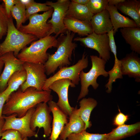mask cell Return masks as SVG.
I'll list each match as a JSON object with an SVG mask.
<instances>
[{"instance_id":"6da1fadb","label":"cell","mask_w":140,"mask_h":140,"mask_svg":"<svg viewBox=\"0 0 140 140\" xmlns=\"http://www.w3.org/2000/svg\"><path fill=\"white\" fill-rule=\"evenodd\" d=\"M51 91L50 89L38 91L31 87L23 91L19 88L9 96L3 107L2 115L8 116L16 114L18 117H21L38 104L52 100Z\"/></svg>"},{"instance_id":"7a4b0ae2","label":"cell","mask_w":140,"mask_h":140,"mask_svg":"<svg viewBox=\"0 0 140 140\" xmlns=\"http://www.w3.org/2000/svg\"><path fill=\"white\" fill-rule=\"evenodd\" d=\"M65 33L61 34L57 39L56 52L52 54H49L48 59L44 64L47 75L54 73L58 68L60 69L71 64L72 52L77 44L72 41L75 33L67 30Z\"/></svg>"},{"instance_id":"3957f363","label":"cell","mask_w":140,"mask_h":140,"mask_svg":"<svg viewBox=\"0 0 140 140\" xmlns=\"http://www.w3.org/2000/svg\"><path fill=\"white\" fill-rule=\"evenodd\" d=\"M57 40L55 36H48L33 41L28 47H25L17 58L24 62L44 64L48 59L49 48L56 47Z\"/></svg>"},{"instance_id":"277c9868","label":"cell","mask_w":140,"mask_h":140,"mask_svg":"<svg viewBox=\"0 0 140 140\" xmlns=\"http://www.w3.org/2000/svg\"><path fill=\"white\" fill-rule=\"evenodd\" d=\"M35 36L24 33L15 27L12 16L9 18L6 36L4 41L0 44V56L9 52L17 55L26 45L37 40Z\"/></svg>"},{"instance_id":"5b68a950","label":"cell","mask_w":140,"mask_h":140,"mask_svg":"<svg viewBox=\"0 0 140 140\" xmlns=\"http://www.w3.org/2000/svg\"><path fill=\"white\" fill-rule=\"evenodd\" d=\"M90 57L92 63L91 68L88 72H85L82 70L80 73L81 89L78 101L88 94V88L90 86H92L94 89L98 88L99 84L96 81L98 76L102 75L106 77L108 76V72L105 70L106 62L96 55H91Z\"/></svg>"},{"instance_id":"8992f818","label":"cell","mask_w":140,"mask_h":140,"mask_svg":"<svg viewBox=\"0 0 140 140\" xmlns=\"http://www.w3.org/2000/svg\"><path fill=\"white\" fill-rule=\"evenodd\" d=\"M52 8L41 14L37 13L29 16V22L27 25H22L19 30L26 34L34 35L40 39L48 35L52 28L51 24L47 23L53 12Z\"/></svg>"},{"instance_id":"52a82bcc","label":"cell","mask_w":140,"mask_h":140,"mask_svg":"<svg viewBox=\"0 0 140 140\" xmlns=\"http://www.w3.org/2000/svg\"><path fill=\"white\" fill-rule=\"evenodd\" d=\"M85 52L82 55L81 59L79 60L75 65L69 67H64L53 76L47 78L43 90H49L50 85L54 81L61 79H68L75 85H78L80 81V73L83 69L87 68L88 65V56H86Z\"/></svg>"},{"instance_id":"ba28073f","label":"cell","mask_w":140,"mask_h":140,"mask_svg":"<svg viewBox=\"0 0 140 140\" xmlns=\"http://www.w3.org/2000/svg\"><path fill=\"white\" fill-rule=\"evenodd\" d=\"M35 108V107L31 108L25 115L20 118L17 117V115L16 114L8 116L3 115L5 120L3 131L10 129L16 130L20 133L23 138L32 137H37V133L32 130L30 127L31 118Z\"/></svg>"},{"instance_id":"9c48e42d","label":"cell","mask_w":140,"mask_h":140,"mask_svg":"<svg viewBox=\"0 0 140 140\" xmlns=\"http://www.w3.org/2000/svg\"><path fill=\"white\" fill-rule=\"evenodd\" d=\"M23 68L27 74L26 81L19 88L24 91L29 87H33L38 91L43 88L47 79L44 64L24 62Z\"/></svg>"},{"instance_id":"30bf717a","label":"cell","mask_w":140,"mask_h":140,"mask_svg":"<svg viewBox=\"0 0 140 140\" xmlns=\"http://www.w3.org/2000/svg\"><path fill=\"white\" fill-rule=\"evenodd\" d=\"M70 2L69 0H58L55 2L47 1L45 3L47 5L51 7L53 10L51 19L47 22L52 25V29L48 36L54 33L56 37L59 34L66 32L67 30L63 21Z\"/></svg>"},{"instance_id":"8fae6325","label":"cell","mask_w":140,"mask_h":140,"mask_svg":"<svg viewBox=\"0 0 140 140\" xmlns=\"http://www.w3.org/2000/svg\"><path fill=\"white\" fill-rule=\"evenodd\" d=\"M73 40L79 41L85 47L96 51L99 53V57L106 62L110 59V50L107 33L98 34L93 32L86 37H77Z\"/></svg>"},{"instance_id":"7c38bea8","label":"cell","mask_w":140,"mask_h":140,"mask_svg":"<svg viewBox=\"0 0 140 140\" xmlns=\"http://www.w3.org/2000/svg\"><path fill=\"white\" fill-rule=\"evenodd\" d=\"M35 108L30 120L31 129L35 131L37 127L39 128H43L44 136H50L52 131L51 123L52 118L50 114L51 111L47 102L40 103Z\"/></svg>"},{"instance_id":"4fadbf2b","label":"cell","mask_w":140,"mask_h":140,"mask_svg":"<svg viewBox=\"0 0 140 140\" xmlns=\"http://www.w3.org/2000/svg\"><path fill=\"white\" fill-rule=\"evenodd\" d=\"M75 87V85L68 79H63L54 81L50 86L49 89L53 90L58 94L59 100L57 103L61 109L68 116H69L74 108L69 104L68 97L69 87Z\"/></svg>"},{"instance_id":"5bb4252c","label":"cell","mask_w":140,"mask_h":140,"mask_svg":"<svg viewBox=\"0 0 140 140\" xmlns=\"http://www.w3.org/2000/svg\"><path fill=\"white\" fill-rule=\"evenodd\" d=\"M4 65L0 76V94L3 92L7 87L8 80L17 71L23 68L24 62L18 59L12 52L7 53L0 56Z\"/></svg>"},{"instance_id":"9a60e30c","label":"cell","mask_w":140,"mask_h":140,"mask_svg":"<svg viewBox=\"0 0 140 140\" xmlns=\"http://www.w3.org/2000/svg\"><path fill=\"white\" fill-rule=\"evenodd\" d=\"M48 105L53 115L52 131L49 139L57 140L64 126L68 123V116L52 100L48 101Z\"/></svg>"},{"instance_id":"2e32d148","label":"cell","mask_w":140,"mask_h":140,"mask_svg":"<svg viewBox=\"0 0 140 140\" xmlns=\"http://www.w3.org/2000/svg\"><path fill=\"white\" fill-rule=\"evenodd\" d=\"M138 54L132 52L120 60L123 75L133 78L135 81L140 82V58Z\"/></svg>"},{"instance_id":"e0dca14e","label":"cell","mask_w":140,"mask_h":140,"mask_svg":"<svg viewBox=\"0 0 140 140\" xmlns=\"http://www.w3.org/2000/svg\"><path fill=\"white\" fill-rule=\"evenodd\" d=\"M90 23L93 32L97 34L107 33L113 29L109 13L106 9L94 15Z\"/></svg>"},{"instance_id":"ac0fdd59","label":"cell","mask_w":140,"mask_h":140,"mask_svg":"<svg viewBox=\"0 0 140 140\" xmlns=\"http://www.w3.org/2000/svg\"><path fill=\"white\" fill-rule=\"evenodd\" d=\"M76 106L69 116V121L64 126L59 137L60 140H66L72 134L78 133L85 130V124L76 113Z\"/></svg>"},{"instance_id":"d6986e66","label":"cell","mask_w":140,"mask_h":140,"mask_svg":"<svg viewBox=\"0 0 140 140\" xmlns=\"http://www.w3.org/2000/svg\"><path fill=\"white\" fill-rule=\"evenodd\" d=\"M106 9L108 11L110 14L114 35L120 28L138 27L133 19L120 14L116 6L108 5Z\"/></svg>"},{"instance_id":"ffe728a7","label":"cell","mask_w":140,"mask_h":140,"mask_svg":"<svg viewBox=\"0 0 140 140\" xmlns=\"http://www.w3.org/2000/svg\"><path fill=\"white\" fill-rule=\"evenodd\" d=\"M64 23L66 29L79 35L87 36L93 32L90 22L66 16Z\"/></svg>"},{"instance_id":"44dd1931","label":"cell","mask_w":140,"mask_h":140,"mask_svg":"<svg viewBox=\"0 0 140 140\" xmlns=\"http://www.w3.org/2000/svg\"><path fill=\"white\" fill-rule=\"evenodd\" d=\"M140 131V122L118 126L107 134V140H120L134 135Z\"/></svg>"},{"instance_id":"7402d4cb","label":"cell","mask_w":140,"mask_h":140,"mask_svg":"<svg viewBox=\"0 0 140 140\" xmlns=\"http://www.w3.org/2000/svg\"><path fill=\"white\" fill-rule=\"evenodd\" d=\"M118 10L132 19L138 27L140 28V1L127 0L116 6Z\"/></svg>"},{"instance_id":"603a6c76","label":"cell","mask_w":140,"mask_h":140,"mask_svg":"<svg viewBox=\"0 0 140 140\" xmlns=\"http://www.w3.org/2000/svg\"><path fill=\"white\" fill-rule=\"evenodd\" d=\"M120 31L132 52L140 54V28L124 27Z\"/></svg>"},{"instance_id":"cb8c5ba5","label":"cell","mask_w":140,"mask_h":140,"mask_svg":"<svg viewBox=\"0 0 140 140\" xmlns=\"http://www.w3.org/2000/svg\"><path fill=\"white\" fill-rule=\"evenodd\" d=\"M79 103L80 108L76 109V113L85 123L86 130L92 125L91 123L89 121L90 115L92 110L97 105V102L96 100L92 98H83L79 102Z\"/></svg>"},{"instance_id":"d4e9b609","label":"cell","mask_w":140,"mask_h":140,"mask_svg":"<svg viewBox=\"0 0 140 140\" xmlns=\"http://www.w3.org/2000/svg\"><path fill=\"white\" fill-rule=\"evenodd\" d=\"M94 15L86 5L71 1L66 16L90 22Z\"/></svg>"},{"instance_id":"484cf974","label":"cell","mask_w":140,"mask_h":140,"mask_svg":"<svg viewBox=\"0 0 140 140\" xmlns=\"http://www.w3.org/2000/svg\"><path fill=\"white\" fill-rule=\"evenodd\" d=\"M26 72L24 68L15 72L8 80L7 87L3 92L9 97L20 87L26 81Z\"/></svg>"},{"instance_id":"4316f807","label":"cell","mask_w":140,"mask_h":140,"mask_svg":"<svg viewBox=\"0 0 140 140\" xmlns=\"http://www.w3.org/2000/svg\"><path fill=\"white\" fill-rule=\"evenodd\" d=\"M108 72L109 77L107 83L105 86L107 89L106 92L107 93H110L112 89V84L117 79L123 78L121 70V62L120 60L114 61V66Z\"/></svg>"},{"instance_id":"83f0119b","label":"cell","mask_w":140,"mask_h":140,"mask_svg":"<svg viewBox=\"0 0 140 140\" xmlns=\"http://www.w3.org/2000/svg\"><path fill=\"white\" fill-rule=\"evenodd\" d=\"M11 14L12 17L16 20V28L19 30L27 19L26 16V8L18 0V2L12 7Z\"/></svg>"},{"instance_id":"f1b7e54d","label":"cell","mask_w":140,"mask_h":140,"mask_svg":"<svg viewBox=\"0 0 140 140\" xmlns=\"http://www.w3.org/2000/svg\"><path fill=\"white\" fill-rule=\"evenodd\" d=\"M107 134H92L83 130L78 133L70 135L67 137L69 140H107Z\"/></svg>"},{"instance_id":"f546056e","label":"cell","mask_w":140,"mask_h":140,"mask_svg":"<svg viewBox=\"0 0 140 140\" xmlns=\"http://www.w3.org/2000/svg\"><path fill=\"white\" fill-rule=\"evenodd\" d=\"M26 8V14L27 19L30 16L40 12L47 11L52 8L47 5L45 3H37L34 1Z\"/></svg>"},{"instance_id":"4dcf8cb0","label":"cell","mask_w":140,"mask_h":140,"mask_svg":"<svg viewBox=\"0 0 140 140\" xmlns=\"http://www.w3.org/2000/svg\"><path fill=\"white\" fill-rule=\"evenodd\" d=\"M108 5V0H89L86 5L94 15L102 12Z\"/></svg>"},{"instance_id":"1f68e13d","label":"cell","mask_w":140,"mask_h":140,"mask_svg":"<svg viewBox=\"0 0 140 140\" xmlns=\"http://www.w3.org/2000/svg\"><path fill=\"white\" fill-rule=\"evenodd\" d=\"M10 17L6 13L4 4H0V39L6 34L8 22Z\"/></svg>"},{"instance_id":"d6a6232c","label":"cell","mask_w":140,"mask_h":140,"mask_svg":"<svg viewBox=\"0 0 140 140\" xmlns=\"http://www.w3.org/2000/svg\"><path fill=\"white\" fill-rule=\"evenodd\" d=\"M1 140H28L27 138H23L20 133L13 129H8L2 133Z\"/></svg>"},{"instance_id":"836d02e7","label":"cell","mask_w":140,"mask_h":140,"mask_svg":"<svg viewBox=\"0 0 140 140\" xmlns=\"http://www.w3.org/2000/svg\"><path fill=\"white\" fill-rule=\"evenodd\" d=\"M119 112L115 117L113 121L114 125L119 126L123 125L129 119L128 116L121 113L119 109Z\"/></svg>"},{"instance_id":"e575fe53","label":"cell","mask_w":140,"mask_h":140,"mask_svg":"<svg viewBox=\"0 0 140 140\" xmlns=\"http://www.w3.org/2000/svg\"><path fill=\"white\" fill-rule=\"evenodd\" d=\"M6 13L10 17L11 11L12 7L18 2V0H2Z\"/></svg>"},{"instance_id":"d590c367","label":"cell","mask_w":140,"mask_h":140,"mask_svg":"<svg viewBox=\"0 0 140 140\" xmlns=\"http://www.w3.org/2000/svg\"><path fill=\"white\" fill-rule=\"evenodd\" d=\"M9 97L3 92L0 94V119H4L2 114V110L4 105Z\"/></svg>"},{"instance_id":"8d00e7d4","label":"cell","mask_w":140,"mask_h":140,"mask_svg":"<svg viewBox=\"0 0 140 140\" xmlns=\"http://www.w3.org/2000/svg\"><path fill=\"white\" fill-rule=\"evenodd\" d=\"M125 0H108V5L116 6L119 3L124 2Z\"/></svg>"},{"instance_id":"74e56055","label":"cell","mask_w":140,"mask_h":140,"mask_svg":"<svg viewBox=\"0 0 140 140\" xmlns=\"http://www.w3.org/2000/svg\"><path fill=\"white\" fill-rule=\"evenodd\" d=\"M89 0H72L71 1L80 4L86 5Z\"/></svg>"},{"instance_id":"f35d334b","label":"cell","mask_w":140,"mask_h":140,"mask_svg":"<svg viewBox=\"0 0 140 140\" xmlns=\"http://www.w3.org/2000/svg\"><path fill=\"white\" fill-rule=\"evenodd\" d=\"M20 2L25 7H26L29 5L34 0H19Z\"/></svg>"},{"instance_id":"ab89813d","label":"cell","mask_w":140,"mask_h":140,"mask_svg":"<svg viewBox=\"0 0 140 140\" xmlns=\"http://www.w3.org/2000/svg\"><path fill=\"white\" fill-rule=\"evenodd\" d=\"M5 122V120L0 119V140L2 133L3 132V128Z\"/></svg>"},{"instance_id":"60d3db41","label":"cell","mask_w":140,"mask_h":140,"mask_svg":"<svg viewBox=\"0 0 140 140\" xmlns=\"http://www.w3.org/2000/svg\"><path fill=\"white\" fill-rule=\"evenodd\" d=\"M4 65V64L3 61L0 58V76L2 72V69Z\"/></svg>"},{"instance_id":"b9f144b4","label":"cell","mask_w":140,"mask_h":140,"mask_svg":"<svg viewBox=\"0 0 140 140\" xmlns=\"http://www.w3.org/2000/svg\"></svg>"}]
</instances>
